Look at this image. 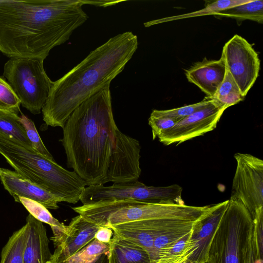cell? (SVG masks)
<instances>
[{
  "mask_svg": "<svg viewBox=\"0 0 263 263\" xmlns=\"http://www.w3.org/2000/svg\"><path fill=\"white\" fill-rule=\"evenodd\" d=\"M182 188L177 184L166 186H147L138 181L95 184L85 187L80 196L83 205L116 200H133L145 203L184 204Z\"/></svg>",
  "mask_w": 263,
  "mask_h": 263,
  "instance_id": "8",
  "label": "cell"
},
{
  "mask_svg": "<svg viewBox=\"0 0 263 263\" xmlns=\"http://www.w3.org/2000/svg\"><path fill=\"white\" fill-rule=\"evenodd\" d=\"M213 100V98L206 97L199 102L178 108L167 110L154 109L152 111L151 115L156 116L172 118L177 119L179 121L194 112L205 107Z\"/></svg>",
  "mask_w": 263,
  "mask_h": 263,
  "instance_id": "30",
  "label": "cell"
},
{
  "mask_svg": "<svg viewBox=\"0 0 263 263\" xmlns=\"http://www.w3.org/2000/svg\"><path fill=\"white\" fill-rule=\"evenodd\" d=\"M108 243L94 239L64 263H93L103 254L108 252Z\"/></svg>",
  "mask_w": 263,
  "mask_h": 263,
  "instance_id": "27",
  "label": "cell"
},
{
  "mask_svg": "<svg viewBox=\"0 0 263 263\" xmlns=\"http://www.w3.org/2000/svg\"><path fill=\"white\" fill-rule=\"evenodd\" d=\"M195 222L173 230L158 237L154 242L152 253L150 256L151 263L155 260L159 251L175 243L189 233L192 231Z\"/></svg>",
  "mask_w": 263,
  "mask_h": 263,
  "instance_id": "28",
  "label": "cell"
},
{
  "mask_svg": "<svg viewBox=\"0 0 263 263\" xmlns=\"http://www.w3.org/2000/svg\"><path fill=\"white\" fill-rule=\"evenodd\" d=\"M113 231L110 228L106 227H99L97 231L95 239H96L100 242L108 243L113 236Z\"/></svg>",
  "mask_w": 263,
  "mask_h": 263,
  "instance_id": "34",
  "label": "cell"
},
{
  "mask_svg": "<svg viewBox=\"0 0 263 263\" xmlns=\"http://www.w3.org/2000/svg\"><path fill=\"white\" fill-rule=\"evenodd\" d=\"M118 128L112 113L110 84L82 103L66 122L60 141L67 166L86 186L102 184Z\"/></svg>",
  "mask_w": 263,
  "mask_h": 263,
  "instance_id": "3",
  "label": "cell"
},
{
  "mask_svg": "<svg viewBox=\"0 0 263 263\" xmlns=\"http://www.w3.org/2000/svg\"><path fill=\"white\" fill-rule=\"evenodd\" d=\"M178 121L172 118L151 115L148 119V124L152 128L153 139H155L162 132L173 127Z\"/></svg>",
  "mask_w": 263,
  "mask_h": 263,
  "instance_id": "33",
  "label": "cell"
},
{
  "mask_svg": "<svg viewBox=\"0 0 263 263\" xmlns=\"http://www.w3.org/2000/svg\"><path fill=\"white\" fill-rule=\"evenodd\" d=\"M20 105L18 98L10 85L0 77V112L17 115Z\"/></svg>",
  "mask_w": 263,
  "mask_h": 263,
  "instance_id": "29",
  "label": "cell"
},
{
  "mask_svg": "<svg viewBox=\"0 0 263 263\" xmlns=\"http://www.w3.org/2000/svg\"><path fill=\"white\" fill-rule=\"evenodd\" d=\"M27 239L23 263H49L52 254L46 229L43 222L31 214L26 218Z\"/></svg>",
  "mask_w": 263,
  "mask_h": 263,
  "instance_id": "18",
  "label": "cell"
},
{
  "mask_svg": "<svg viewBox=\"0 0 263 263\" xmlns=\"http://www.w3.org/2000/svg\"><path fill=\"white\" fill-rule=\"evenodd\" d=\"M21 203L31 214L37 220L49 224L51 230L60 229L65 230L66 226L52 216L48 209L41 203L25 197H20L18 202Z\"/></svg>",
  "mask_w": 263,
  "mask_h": 263,
  "instance_id": "26",
  "label": "cell"
},
{
  "mask_svg": "<svg viewBox=\"0 0 263 263\" xmlns=\"http://www.w3.org/2000/svg\"><path fill=\"white\" fill-rule=\"evenodd\" d=\"M221 55L226 67L245 97L259 75L257 53L246 39L235 34L224 44Z\"/></svg>",
  "mask_w": 263,
  "mask_h": 263,
  "instance_id": "10",
  "label": "cell"
},
{
  "mask_svg": "<svg viewBox=\"0 0 263 263\" xmlns=\"http://www.w3.org/2000/svg\"><path fill=\"white\" fill-rule=\"evenodd\" d=\"M193 222H195L173 219L145 220L123 223L110 228L114 235L142 248L150 257L154 241L158 237Z\"/></svg>",
  "mask_w": 263,
  "mask_h": 263,
  "instance_id": "13",
  "label": "cell"
},
{
  "mask_svg": "<svg viewBox=\"0 0 263 263\" xmlns=\"http://www.w3.org/2000/svg\"><path fill=\"white\" fill-rule=\"evenodd\" d=\"M236 168L230 199L239 201L253 219L263 211V161L251 154H234Z\"/></svg>",
  "mask_w": 263,
  "mask_h": 263,
  "instance_id": "9",
  "label": "cell"
},
{
  "mask_svg": "<svg viewBox=\"0 0 263 263\" xmlns=\"http://www.w3.org/2000/svg\"><path fill=\"white\" fill-rule=\"evenodd\" d=\"M191 231L175 243L159 251L151 263L185 262L195 250L194 242L191 237Z\"/></svg>",
  "mask_w": 263,
  "mask_h": 263,
  "instance_id": "20",
  "label": "cell"
},
{
  "mask_svg": "<svg viewBox=\"0 0 263 263\" xmlns=\"http://www.w3.org/2000/svg\"><path fill=\"white\" fill-rule=\"evenodd\" d=\"M0 134L13 138L32 148L20 121V117L16 114L0 112Z\"/></svg>",
  "mask_w": 263,
  "mask_h": 263,
  "instance_id": "25",
  "label": "cell"
},
{
  "mask_svg": "<svg viewBox=\"0 0 263 263\" xmlns=\"http://www.w3.org/2000/svg\"><path fill=\"white\" fill-rule=\"evenodd\" d=\"M140 149L137 140L126 135L118 128L102 184L108 182L121 183L138 181L141 173L139 163Z\"/></svg>",
  "mask_w": 263,
  "mask_h": 263,
  "instance_id": "11",
  "label": "cell"
},
{
  "mask_svg": "<svg viewBox=\"0 0 263 263\" xmlns=\"http://www.w3.org/2000/svg\"><path fill=\"white\" fill-rule=\"evenodd\" d=\"M20 121L25 128L27 137L31 144L32 148L47 158L54 161L52 155L41 140L33 121L23 114L20 117Z\"/></svg>",
  "mask_w": 263,
  "mask_h": 263,
  "instance_id": "31",
  "label": "cell"
},
{
  "mask_svg": "<svg viewBox=\"0 0 263 263\" xmlns=\"http://www.w3.org/2000/svg\"><path fill=\"white\" fill-rule=\"evenodd\" d=\"M0 180L4 188L18 202L20 197L34 200L47 209L59 208L58 200L52 194L24 178L15 171L0 167Z\"/></svg>",
  "mask_w": 263,
  "mask_h": 263,
  "instance_id": "16",
  "label": "cell"
},
{
  "mask_svg": "<svg viewBox=\"0 0 263 263\" xmlns=\"http://www.w3.org/2000/svg\"><path fill=\"white\" fill-rule=\"evenodd\" d=\"M82 0H0V51L45 60L88 16Z\"/></svg>",
  "mask_w": 263,
  "mask_h": 263,
  "instance_id": "1",
  "label": "cell"
},
{
  "mask_svg": "<svg viewBox=\"0 0 263 263\" xmlns=\"http://www.w3.org/2000/svg\"><path fill=\"white\" fill-rule=\"evenodd\" d=\"M99 226L79 215L66 227V232L53 241L55 247L49 263H64L69 257L95 239Z\"/></svg>",
  "mask_w": 263,
  "mask_h": 263,
  "instance_id": "14",
  "label": "cell"
},
{
  "mask_svg": "<svg viewBox=\"0 0 263 263\" xmlns=\"http://www.w3.org/2000/svg\"><path fill=\"white\" fill-rule=\"evenodd\" d=\"M137 36L119 33L92 50L79 64L54 82L42 112L46 124L63 128L84 101L110 84L138 48Z\"/></svg>",
  "mask_w": 263,
  "mask_h": 263,
  "instance_id": "2",
  "label": "cell"
},
{
  "mask_svg": "<svg viewBox=\"0 0 263 263\" xmlns=\"http://www.w3.org/2000/svg\"><path fill=\"white\" fill-rule=\"evenodd\" d=\"M227 108L215 100L205 107L178 121L173 127L158 136L165 145L185 141L214 130Z\"/></svg>",
  "mask_w": 263,
  "mask_h": 263,
  "instance_id": "12",
  "label": "cell"
},
{
  "mask_svg": "<svg viewBox=\"0 0 263 263\" xmlns=\"http://www.w3.org/2000/svg\"><path fill=\"white\" fill-rule=\"evenodd\" d=\"M229 199L217 204L215 208L193 226L191 237L195 250L187 260L192 263H206L214 235L227 209Z\"/></svg>",
  "mask_w": 263,
  "mask_h": 263,
  "instance_id": "15",
  "label": "cell"
},
{
  "mask_svg": "<svg viewBox=\"0 0 263 263\" xmlns=\"http://www.w3.org/2000/svg\"><path fill=\"white\" fill-rule=\"evenodd\" d=\"M0 154L24 178L52 194L59 202L76 204L86 187L74 172L68 171L17 140L0 134Z\"/></svg>",
  "mask_w": 263,
  "mask_h": 263,
  "instance_id": "4",
  "label": "cell"
},
{
  "mask_svg": "<svg viewBox=\"0 0 263 263\" xmlns=\"http://www.w3.org/2000/svg\"><path fill=\"white\" fill-rule=\"evenodd\" d=\"M183 263H192L191 262H190L189 260H186L185 262H184Z\"/></svg>",
  "mask_w": 263,
  "mask_h": 263,
  "instance_id": "37",
  "label": "cell"
},
{
  "mask_svg": "<svg viewBox=\"0 0 263 263\" xmlns=\"http://www.w3.org/2000/svg\"><path fill=\"white\" fill-rule=\"evenodd\" d=\"M86 220L110 228L128 222L173 219L195 222L201 215L199 206L186 204L145 203L133 200H116L73 207Z\"/></svg>",
  "mask_w": 263,
  "mask_h": 263,
  "instance_id": "5",
  "label": "cell"
},
{
  "mask_svg": "<svg viewBox=\"0 0 263 263\" xmlns=\"http://www.w3.org/2000/svg\"><path fill=\"white\" fill-rule=\"evenodd\" d=\"M44 60L11 58L4 65V76L22 106L31 113H41L54 82L46 73Z\"/></svg>",
  "mask_w": 263,
  "mask_h": 263,
  "instance_id": "7",
  "label": "cell"
},
{
  "mask_svg": "<svg viewBox=\"0 0 263 263\" xmlns=\"http://www.w3.org/2000/svg\"><path fill=\"white\" fill-rule=\"evenodd\" d=\"M226 70L221 55L218 60L204 58L186 69L185 74L189 82L198 87L208 97L213 98L224 78Z\"/></svg>",
  "mask_w": 263,
  "mask_h": 263,
  "instance_id": "17",
  "label": "cell"
},
{
  "mask_svg": "<svg viewBox=\"0 0 263 263\" xmlns=\"http://www.w3.org/2000/svg\"><path fill=\"white\" fill-rule=\"evenodd\" d=\"M108 245L109 263H151L148 253L130 241L114 235Z\"/></svg>",
  "mask_w": 263,
  "mask_h": 263,
  "instance_id": "19",
  "label": "cell"
},
{
  "mask_svg": "<svg viewBox=\"0 0 263 263\" xmlns=\"http://www.w3.org/2000/svg\"><path fill=\"white\" fill-rule=\"evenodd\" d=\"M215 16L234 18L239 20H249L262 24L263 1L250 0L246 3L221 11Z\"/></svg>",
  "mask_w": 263,
  "mask_h": 263,
  "instance_id": "22",
  "label": "cell"
},
{
  "mask_svg": "<svg viewBox=\"0 0 263 263\" xmlns=\"http://www.w3.org/2000/svg\"><path fill=\"white\" fill-rule=\"evenodd\" d=\"M244 98L245 96L226 68L224 78L213 99L227 108L242 101Z\"/></svg>",
  "mask_w": 263,
  "mask_h": 263,
  "instance_id": "24",
  "label": "cell"
},
{
  "mask_svg": "<svg viewBox=\"0 0 263 263\" xmlns=\"http://www.w3.org/2000/svg\"><path fill=\"white\" fill-rule=\"evenodd\" d=\"M247 263H263V261L258 260L256 257L255 243L253 238V235L250 243Z\"/></svg>",
  "mask_w": 263,
  "mask_h": 263,
  "instance_id": "35",
  "label": "cell"
},
{
  "mask_svg": "<svg viewBox=\"0 0 263 263\" xmlns=\"http://www.w3.org/2000/svg\"><path fill=\"white\" fill-rule=\"evenodd\" d=\"M252 220L253 237L256 257L258 260L263 261V211L258 212Z\"/></svg>",
  "mask_w": 263,
  "mask_h": 263,
  "instance_id": "32",
  "label": "cell"
},
{
  "mask_svg": "<svg viewBox=\"0 0 263 263\" xmlns=\"http://www.w3.org/2000/svg\"><path fill=\"white\" fill-rule=\"evenodd\" d=\"M250 0H219L213 2L212 3L208 4L206 6L198 11L189 13L183 14L177 16H170L168 17L162 18L156 20L147 22L144 24L145 27H149L152 25H156L164 22L175 21L176 20L190 18L196 16L213 15H215L219 12L243 4L248 2Z\"/></svg>",
  "mask_w": 263,
  "mask_h": 263,
  "instance_id": "21",
  "label": "cell"
},
{
  "mask_svg": "<svg viewBox=\"0 0 263 263\" xmlns=\"http://www.w3.org/2000/svg\"><path fill=\"white\" fill-rule=\"evenodd\" d=\"M108 252L103 254L99 258H98L96 261L93 263H109Z\"/></svg>",
  "mask_w": 263,
  "mask_h": 263,
  "instance_id": "36",
  "label": "cell"
},
{
  "mask_svg": "<svg viewBox=\"0 0 263 263\" xmlns=\"http://www.w3.org/2000/svg\"><path fill=\"white\" fill-rule=\"evenodd\" d=\"M253 229L248 210L239 201L230 198L212 238L206 263H247Z\"/></svg>",
  "mask_w": 263,
  "mask_h": 263,
  "instance_id": "6",
  "label": "cell"
},
{
  "mask_svg": "<svg viewBox=\"0 0 263 263\" xmlns=\"http://www.w3.org/2000/svg\"><path fill=\"white\" fill-rule=\"evenodd\" d=\"M27 239V227L24 225L13 233L1 252L0 263H23Z\"/></svg>",
  "mask_w": 263,
  "mask_h": 263,
  "instance_id": "23",
  "label": "cell"
}]
</instances>
